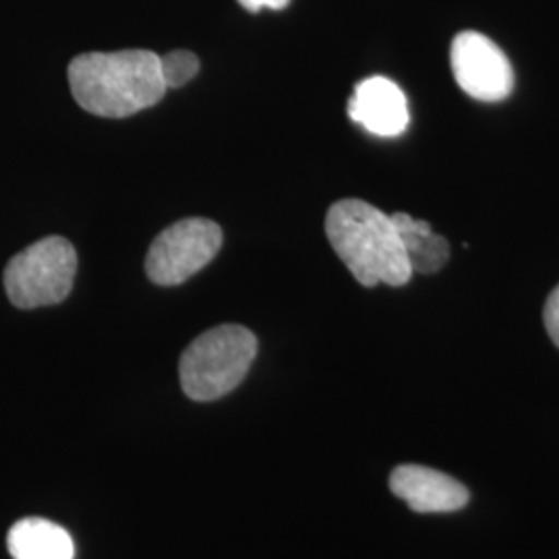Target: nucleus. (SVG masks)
Instances as JSON below:
<instances>
[{"label":"nucleus","instance_id":"nucleus-10","mask_svg":"<svg viewBox=\"0 0 559 559\" xmlns=\"http://www.w3.org/2000/svg\"><path fill=\"white\" fill-rule=\"evenodd\" d=\"M392 222L399 230L406 260L411 263L413 272L420 274H436L450 260V245L448 240L431 230V224L425 221H415L408 214H394Z\"/></svg>","mask_w":559,"mask_h":559},{"label":"nucleus","instance_id":"nucleus-12","mask_svg":"<svg viewBox=\"0 0 559 559\" xmlns=\"http://www.w3.org/2000/svg\"><path fill=\"white\" fill-rule=\"evenodd\" d=\"M543 320L549 338L554 340V344L559 348V286L549 295L545 311H543Z\"/></svg>","mask_w":559,"mask_h":559},{"label":"nucleus","instance_id":"nucleus-5","mask_svg":"<svg viewBox=\"0 0 559 559\" xmlns=\"http://www.w3.org/2000/svg\"><path fill=\"white\" fill-rule=\"evenodd\" d=\"M222 247V228L205 218L175 222L154 239L147 258V278L158 286H177L195 276L216 258Z\"/></svg>","mask_w":559,"mask_h":559},{"label":"nucleus","instance_id":"nucleus-13","mask_svg":"<svg viewBox=\"0 0 559 559\" xmlns=\"http://www.w3.org/2000/svg\"><path fill=\"white\" fill-rule=\"evenodd\" d=\"M240 7H245L247 11H251V13H258L261 9H274V11H280V9H284L290 0H239Z\"/></svg>","mask_w":559,"mask_h":559},{"label":"nucleus","instance_id":"nucleus-1","mask_svg":"<svg viewBox=\"0 0 559 559\" xmlns=\"http://www.w3.org/2000/svg\"><path fill=\"white\" fill-rule=\"evenodd\" d=\"M69 85L83 110L104 119L133 117L168 92L160 57L150 50L80 55L69 64Z\"/></svg>","mask_w":559,"mask_h":559},{"label":"nucleus","instance_id":"nucleus-2","mask_svg":"<svg viewBox=\"0 0 559 559\" xmlns=\"http://www.w3.org/2000/svg\"><path fill=\"white\" fill-rule=\"evenodd\" d=\"M325 235L362 286H402L413 276L392 216L367 201H336L325 216Z\"/></svg>","mask_w":559,"mask_h":559},{"label":"nucleus","instance_id":"nucleus-8","mask_svg":"<svg viewBox=\"0 0 559 559\" xmlns=\"http://www.w3.org/2000/svg\"><path fill=\"white\" fill-rule=\"evenodd\" d=\"M348 117L378 138H399L408 127L411 112L399 85L376 75L355 87L348 102Z\"/></svg>","mask_w":559,"mask_h":559},{"label":"nucleus","instance_id":"nucleus-3","mask_svg":"<svg viewBox=\"0 0 559 559\" xmlns=\"http://www.w3.org/2000/svg\"><path fill=\"white\" fill-rule=\"evenodd\" d=\"M258 357V338L251 330L226 323L203 332L180 357L182 392L198 402L230 394L247 378Z\"/></svg>","mask_w":559,"mask_h":559},{"label":"nucleus","instance_id":"nucleus-9","mask_svg":"<svg viewBox=\"0 0 559 559\" xmlns=\"http://www.w3.org/2000/svg\"><path fill=\"white\" fill-rule=\"evenodd\" d=\"M13 559H73L75 543L71 535L46 519H23L7 535Z\"/></svg>","mask_w":559,"mask_h":559},{"label":"nucleus","instance_id":"nucleus-4","mask_svg":"<svg viewBox=\"0 0 559 559\" xmlns=\"http://www.w3.org/2000/svg\"><path fill=\"white\" fill-rule=\"evenodd\" d=\"M78 274V251L62 237H46L23 249L4 267V290L20 309L59 305Z\"/></svg>","mask_w":559,"mask_h":559},{"label":"nucleus","instance_id":"nucleus-7","mask_svg":"<svg viewBox=\"0 0 559 559\" xmlns=\"http://www.w3.org/2000/svg\"><path fill=\"white\" fill-rule=\"evenodd\" d=\"M390 489L419 514L456 512L468 503V489L462 483L419 464L399 466L390 477Z\"/></svg>","mask_w":559,"mask_h":559},{"label":"nucleus","instance_id":"nucleus-11","mask_svg":"<svg viewBox=\"0 0 559 559\" xmlns=\"http://www.w3.org/2000/svg\"><path fill=\"white\" fill-rule=\"evenodd\" d=\"M162 80L166 90H179L200 71V59L189 50H175L160 57Z\"/></svg>","mask_w":559,"mask_h":559},{"label":"nucleus","instance_id":"nucleus-6","mask_svg":"<svg viewBox=\"0 0 559 559\" xmlns=\"http://www.w3.org/2000/svg\"><path fill=\"white\" fill-rule=\"evenodd\" d=\"M454 80L480 102L506 100L514 90V71L500 46L479 32H462L450 50Z\"/></svg>","mask_w":559,"mask_h":559}]
</instances>
